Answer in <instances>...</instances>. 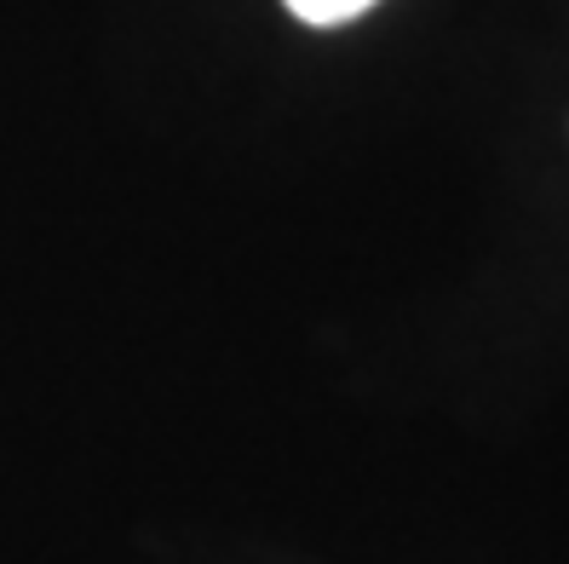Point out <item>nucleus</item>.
Instances as JSON below:
<instances>
[{
    "label": "nucleus",
    "mask_w": 569,
    "mask_h": 564,
    "mask_svg": "<svg viewBox=\"0 0 569 564\" xmlns=\"http://www.w3.org/2000/svg\"><path fill=\"white\" fill-rule=\"evenodd\" d=\"M282 7H288L299 23L333 29V23H351V18H362L368 7H380V0H282Z\"/></svg>",
    "instance_id": "1"
}]
</instances>
